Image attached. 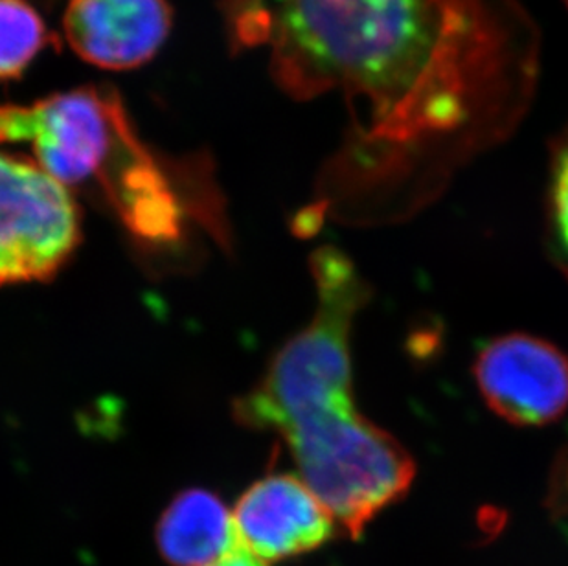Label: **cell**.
Returning <instances> with one entry per match:
<instances>
[{
    "label": "cell",
    "mask_w": 568,
    "mask_h": 566,
    "mask_svg": "<svg viewBox=\"0 0 568 566\" xmlns=\"http://www.w3.org/2000/svg\"><path fill=\"white\" fill-rule=\"evenodd\" d=\"M223 10L236 43L267 49L285 94L346 100L348 134L307 215H413L514 133L539 80L541 38L519 0H225Z\"/></svg>",
    "instance_id": "cell-1"
},
{
    "label": "cell",
    "mask_w": 568,
    "mask_h": 566,
    "mask_svg": "<svg viewBox=\"0 0 568 566\" xmlns=\"http://www.w3.org/2000/svg\"><path fill=\"white\" fill-rule=\"evenodd\" d=\"M310 267L315 315L274 353L262 380L234 403V416L278 433L329 512L361 515L399 492L413 456L355 405L352 332L371 285L333 246L316 249Z\"/></svg>",
    "instance_id": "cell-2"
},
{
    "label": "cell",
    "mask_w": 568,
    "mask_h": 566,
    "mask_svg": "<svg viewBox=\"0 0 568 566\" xmlns=\"http://www.w3.org/2000/svg\"><path fill=\"white\" fill-rule=\"evenodd\" d=\"M0 144L32 145L39 166L67 188L100 186L134 234H179L186 198L175 168L134 133L111 87H81L28 105L0 103Z\"/></svg>",
    "instance_id": "cell-3"
},
{
    "label": "cell",
    "mask_w": 568,
    "mask_h": 566,
    "mask_svg": "<svg viewBox=\"0 0 568 566\" xmlns=\"http://www.w3.org/2000/svg\"><path fill=\"white\" fill-rule=\"evenodd\" d=\"M80 240L69 188L38 162L0 153V285L52 279Z\"/></svg>",
    "instance_id": "cell-4"
},
{
    "label": "cell",
    "mask_w": 568,
    "mask_h": 566,
    "mask_svg": "<svg viewBox=\"0 0 568 566\" xmlns=\"http://www.w3.org/2000/svg\"><path fill=\"white\" fill-rule=\"evenodd\" d=\"M473 375L486 405L519 427L556 422L568 408V357L528 333H506L480 347Z\"/></svg>",
    "instance_id": "cell-5"
},
{
    "label": "cell",
    "mask_w": 568,
    "mask_h": 566,
    "mask_svg": "<svg viewBox=\"0 0 568 566\" xmlns=\"http://www.w3.org/2000/svg\"><path fill=\"white\" fill-rule=\"evenodd\" d=\"M232 517L243 550L263 565L316 550L335 534L332 513L291 473L267 475L248 487Z\"/></svg>",
    "instance_id": "cell-6"
},
{
    "label": "cell",
    "mask_w": 568,
    "mask_h": 566,
    "mask_svg": "<svg viewBox=\"0 0 568 566\" xmlns=\"http://www.w3.org/2000/svg\"><path fill=\"white\" fill-rule=\"evenodd\" d=\"M168 0H70L64 36L87 63L129 70L148 63L172 30Z\"/></svg>",
    "instance_id": "cell-7"
},
{
    "label": "cell",
    "mask_w": 568,
    "mask_h": 566,
    "mask_svg": "<svg viewBox=\"0 0 568 566\" xmlns=\"http://www.w3.org/2000/svg\"><path fill=\"white\" fill-rule=\"evenodd\" d=\"M161 556L173 566H210L242 548L232 513L209 489L173 498L156 526Z\"/></svg>",
    "instance_id": "cell-8"
},
{
    "label": "cell",
    "mask_w": 568,
    "mask_h": 566,
    "mask_svg": "<svg viewBox=\"0 0 568 566\" xmlns=\"http://www.w3.org/2000/svg\"><path fill=\"white\" fill-rule=\"evenodd\" d=\"M47 41V27L32 6L0 0V80L19 78Z\"/></svg>",
    "instance_id": "cell-9"
},
{
    "label": "cell",
    "mask_w": 568,
    "mask_h": 566,
    "mask_svg": "<svg viewBox=\"0 0 568 566\" xmlns=\"http://www.w3.org/2000/svg\"><path fill=\"white\" fill-rule=\"evenodd\" d=\"M545 225L548 256L568 280V129L554 148Z\"/></svg>",
    "instance_id": "cell-10"
},
{
    "label": "cell",
    "mask_w": 568,
    "mask_h": 566,
    "mask_svg": "<svg viewBox=\"0 0 568 566\" xmlns=\"http://www.w3.org/2000/svg\"><path fill=\"white\" fill-rule=\"evenodd\" d=\"M210 566H265L263 563L257 562L256 557L251 556L247 550L237 548L229 556L223 557L221 562L214 563Z\"/></svg>",
    "instance_id": "cell-11"
},
{
    "label": "cell",
    "mask_w": 568,
    "mask_h": 566,
    "mask_svg": "<svg viewBox=\"0 0 568 566\" xmlns=\"http://www.w3.org/2000/svg\"><path fill=\"white\" fill-rule=\"evenodd\" d=\"M565 4H567V8H568V0H565Z\"/></svg>",
    "instance_id": "cell-12"
}]
</instances>
